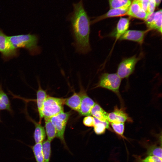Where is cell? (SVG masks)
Listing matches in <instances>:
<instances>
[{
	"mask_svg": "<svg viewBox=\"0 0 162 162\" xmlns=\"http://www.w3.org/2000/svg\"><path fill=\"white\" fill-rule=\"evenodd\" d=\"M73 7V11L69 15V19L74 39V45L77 52L85 54L91 50L89 38L91 22L82 0L74 3Z\"/></svg>",
	"mask_w": 162,
	"mask_h": 162,
	"instance_id": "obj_1",
	"label": "cell"
},
{
	"mask_svg": "<svg viewBox=\"0 0 162 162\" xmlns=\"http://www.w3.org/2000/svg\"><path fill=\"white\" fill-rule=\"evenodd\" d=\"M12 44L16 49L23 48L27 49L32 54L39 52L38 46V37L30 34L14 35L8 37Z\"/></svg>",
	"mask_w": 162,
	"mask_h": 162,
	"instance_id": "obj_2",
	"label": "cell"
},
{
	"mask_svg": "<svg viewBox=\"0 0 162 162\" xmlns=\"http://www.w3.org/2000/svg\"><path fill=\"white\" fill-rule=\"evenodd\" d=\"M65 99L47 96L42 108L43 118H50L63 112Z\"/></svg>",
	"mask_w": 162,
	"mask_h": 162,
	"instance_id": "obj_3",
	"label": "cell"
},
{
	"mask_svg": "<svg viewBox=\"0 0 162 162\" xmlns=\"http://www.w3.org/2000/svg\"><path fill=\"white\" fill-rule=\"evenodd\" d=\"M70 115V112H63L51 118V122L54 126L56 131V137L65 143L64 134L66 124Z\"/></svg>",
	"mask_w": 162,
	"mask_h": 162,
	"instance_id": "obj_4",
	"label": "cell"
},
{
	"mask_svg": "<svg viewBox=\"0 0 162 162\" xmlns=\"http://www.w3.org/2000/svg\"><path fill=\"white\" fill-rule=\"evenodd\" d=\"M121 81V79L116 74L105 73L101 76L98 87L104 88L118 93Z\"/></svg>",
	"mask_w": 162,
	"mask_h": 162,
	"instance_id": "obj_5",
	"label": "cell"
},
{
	"mask_svg": "<svg viewBox=\"0 0 162 162\" xmlns=\"http://www.w3.org/2000/svg\"><path fill=\"white\" fill-rule=\"evenodd\" d=\"M0 52L5 59H8L16 56L17 54L15 49L10 42L8 36L0 30Z\"/></svg>",
	"mask_w": 162,
	"mask_h": 162,
	"instance_id": "obj_6",
	"label": "cell"
},
{
	"mask_svg": "<svg viewBox=\"0 0 162 162\" xmlns=\"http://www.w3.org/2000/svg\"><path fill=\"white\" fill-rule=\"evenodd\" d=\"M138 60L135 56L124 60L119 64L116 74L121 79L128 77L133 73Z\"/></svg>",
	"mask_w": 162,
	"mask_h": 162,
	"instance_id": "obj_7",
	"label": "cell"
},
{
	"mask_svg": "<svg viewBox=\"0 0 162 162\" xmlns=\"http://www.w3.org/2000/svg\"><path fill=\"white\" fill-rule=\"evenodd\" d=\"M149 30H157L162 32V10H160L148 15L145 20Z\"/></svg>",
	"mask_w": 162,
	"mask_h": 162,
	"instance_id": "obj_8",
	"label": "cell"
},
{
	"mask_svg": "<svg viewBox=\"0 0 162 162\" xmlns=\"http://www.w3.org/2000/svg\"><path fill=\"white\" fill-rule=\"evenodd\" d=\"M127 15L144 20L146 19L148 15L142 9L141 3L138 0L133 1L131 4Z\"/></svg>",
	"mask_w": 162,
	"mask_h": 162,
	"instance_id": "obj_9",
	"label": "cell"
},
{
	"mask_svg": "<svg viewBox=\"0 0 162 162\" xmlns=\"http://www.w3.org/2000/svg\"><path fill=\"white\" fill-rule=\"evenodd\" d=\"M81 96V102L78 112L82 116H90L92 110L96 103L86 93L82 94Z\"/></svg>",
	"mask_w": 162,
	"mask_h": 162,
	"instance_id": "obj_10",
	"label": "cell"
},
{
	"mask_svg": "<svg viewBox=\"0 0 162 162\" xmlns=\"http://www.w3.org/2000/svg\"><path fill=\"white\" fill-rule=\"evenodd\" d=\"M149 30V29L145 31L128 30L121 36L119 39L121 40H130L142 44L146 33Z\"/></svg>",
	"mask_w": 162,
	"mask_h": 162,
	"instance_id": "obj_11",
	"label": "cell"
},
{
	"mask_svg": "<svg viewBox=\"0 0 162 162\" xmlns=\"http://www.w3.org/2000/svg\"><path fill=\"white\" fill-rule=\"evenodd\" d=\"M129 7L110 9L105 14L97 17L95 19L91 21L90 22L91 23H94L105 18L126 15Z\"/></svg>",
	"mask_w": 162,
	"mask_h": 162,
	"instance_id": "obj_12",
	"label": "cell"
},
{
	"mask_svg": "<svg viewBox=\"0 0 162 162\" xmlns=\"http://www.w3.org/2000/svg\"><path fill=\"white\" fill-rule=\"evenodd\" d=\"M128 119L127 114L122 110L117 108L108 115V121L111 123L124 122Z\"/></svg>",
	"mask_w": 162,
	"mask_h": 162,
	"instance_id": "obj_13",
	"label": "cell"
},
{
	"mask_svg": "<svg viewBox=\"0 0 162 162\" xmlns=\"http://www.w3.org/2000/svg\"><path fill=\"white\" fill-rule=\"evenodd\" d=\"M46 91L43 89L40 84L37 92L36 102L38 110L39 117V122L41 123L42 119L43 118L42 115V110L44 101L47 96Z\"/></svg>",
	"mask_w": 162,
	"mask_h": 162,
	"instance_id": "obj_14",
	"label": "cell"
},
{
	"mask_svg": "<svg viewBox=\"0 0 162 162\" xmlns=\"http://www.w3.org/2000/svg\"><path fill=\"white\" fill-rule=\"evenodd\" d=\"M81 100V94L74 92L71 96L65 99L64 104L73 110L78 112Z\"/></svg>",
	"mask_w": 162,
	"mask_h": 162,
	"instance_id": "obj_15",
	"label": "cell"
},
{
	"mask_svg": "<svg viewBox=\"0 0 162 162\" xmlns=\"http://www.w3.org/2000/svg\"><path fill=\"white\" fill-rule=\"evenodd\" d=\"M34 124L35 129L33 134V137L35 143H42L46 138V132L44 127L41 123L37 122L30 119Z\"/></svg>",
	"mask_w": 162,
	"mask_h": 162,
	"instance_id": "obj_16",
	"label": "cell"
},
{
	"mask_svg": "<svg viewBox=\"0 0 162 162\" xmlns=\"http://www.w3.org/2000/svg\"><path fill=\"white\" fill-rule=\"evenodd\" d=\"M129 24L130 20L129 18L121 17L120 19L116 26L115 34L116 41L128 30Z\"/></svg>",
	"mask_w": 162,
	"mask_h": 162,
	"instance_id": "obj_17",
	"label": "cell"
},
{
	"mask_svg": "<svg viewBox=\"0 0 162 162\" xmlns=\"http://www.w3.org/2000/svg\"><path fill=\"white\" fill-rule=\"evenodd\" d=\"M0 110H7L13 113L10 100L6 93L3 90L0 83Z\"/></svg>",
	"mask_w": 162,
	"mask_h": 162,
	"instance_id": "obj_18",
	"label": "cell"
},
{
	"mask_svg": "<svg viewBox=\"0 0 162 162\" xmlns=\"http://www.w3.org/2000/svg\"><path fill=\"white\" fill-rule=\"evenodd\" d=\"M108 113L105 112L98 104H95L92 108L91 115L98 120L104 122H109Z\"/></svg>",
	"mask_w": 162,
	"mask_h": 162,
	"instance_id": "obj_19",
	"label": "cell"
},
{
	"mask_svg": "<svg viewBox=\"0 0 162 162\" xmlns=\"http://www.w3.org/2000/svg\"><path fill=\"white\" fill-rule=\"evenodd\" d=\"M45 132L47 140L51 142L56 137V128L52 124L50 118H44Z\"/></svg>",
	"mask_w": 162,
	"mask_h": 162,
	"instance_id": "obj_20",
	"label": "cell"
},
{
	"mask_svg": "<svg viewBox=\"0 0 162 162\" xmlns=\"http://www.w3.org/2000/svg\"><path fill=\"white\" fill-rule=\"evenodd\" d=\"M94 130L97 135H101L104 134L106 129H109V122L101 121L94 118Z\"/></svg>",
	"mask_w": 162,
	"mask_h": 162,
	"instance_id": "obj_21",
	"label": "cell"
},
{
	"mask_svg": "<svg viewBox=\"0 0 162 162\" xmlns=\"http://www.w3.org/2000/svg\"><path fill=\"white\" fill-rule=\"evenodd\" d=\"M31 148L36 162H44L42 143H35Z\"/></svg>",
	"mask_w": 162,
	"mask_h": 162,
	"instance_id": "obj_22",
	"label": "cell"
},
{
	"mask_svg": "<svg viewBox=\"0 0 162 162\" xmlns=\"http://www.w3.org/2000/svg\"><path fill=\"white\" fill-rule=\"evenodd\" d=\"M42 148L44 154V162H50L51 154V142L48 140L42 142Z\"/></svg>",
	"mask_w": 162,
	"mask_h": 162,
	"instance_id": "obj_23",
	"label": "cell"
},
{
	"mask_svg": "<svg viewBox=\"0 0 162 162\" xmlns=\"http://www.w3.org/2000/svg\"><path fill=\"white\" fill-rule=\"evenodd\" d=\"M110 9L129 7L131 4L130 0H109Z\"/></svg>",
	"mask_w": 162,
	"mask_h": 162,
	"instance_id": "obj_24",
	"label": "cell"
},
{
	"mask_svg": "<svg viewBox=\"0 0 162 162\" xmlns=\"http://www.w3.org/2000/svg\"><path fill=\"white\" fill-rule=\"evenodd\" d=\"M162 150L161 146L153 145L148 148L147 152L148 155H153L162 159Z\"/></svg>",
	"mask_w": 162,
	"mask_h": 162,
	"instance_id": "obj_25",
	"label": "cell"
},
{
	"mask_svg": "<svg viewBox=\"0 0 162 162\" xmlns=\"http://www.w3.org/2000/svg\"><path fill=\"white\" fill-rule=\"evenodd\" d=\"M111 124L115 133L119 136L123 137L124 130V122L111 123Z\"/></svg>",
	"mask_w": 162,
	"mask_h": 162,
	"instance_id": "obj_26",
	"label": "cell"
},
{
	"mask_svg": "<svg viewBox=\"0 0 162 162\" xmlns=\"http://www.w3.org/2000/svg\"><path fill=\"white\" fill-rule=\"evenodd\" d=\"M83 123L86 126L93 127L94 124V118L90 116H86L83 119Z\"/></svg>",
	"mask_w": 162,
	"mask_h": 162,
	"instance_id": "obj_27",
	"label": "cell"
},
{
	"mask_svg": "<svg viewBox=\"0 0 162 162\" xmlns=\"http://www.w3.org/2000/svg\"><path fill=\"white\" fill-rule=\"evenodd\" d=\"M142 162H162V159L153 155H148L142 160Z\"/></svg>",
	"mask_w": 162,
	"mask_h": 162,
	"instance_id": "obj_28",
	"label": "cell"
},
{
	"mask_svg": "<svg viewBox=\"0 0 162 162\" xmlns=\"http://www.w3.org/2000/svg\"><path fill=\"white\" fill-rule=\"evenodd\" d=\"M156 6L155 0H149L147 14L150 15L153 12Z\"/></svg>",
	"mask_w": 162,
	"mask_h": 162,
	"instance_id": "obj_29",
	"label": "cell"
},
{
	"mask_svg": "<svg viewBox=\"0 0 162 162\" xmlns=\"http://www.w3.org/2000/svg\"><path fill=\"white\" fill-rule=\"evenodd\" d=\"M149 1V0H141L139 1L141 3L142 9L147 14L148 7Z\"/></svg>",
	"mask_w": 162,
	"mask_h": 162,
	"instance_id": "obj_30",
	"label": "cell"
},
{
	"mask_svg": "<svg viewBox=\"0 0 162 162\" xmlns=\"http://www.w3.org/2000/svg\"><path fill=\"white\" fill-rule=\"evenodd\" d=\"M155 1L156 3V6H158L161 2V0H155Z\"/></svg>",
	"mask_w": 162,
	"mask_h": 162,
	"instance_id": "obj_31",
	"label": "cell"
},
{
	"mask_svg": "<svg viewBox=\"0 0 162 162\" xmlns=\"http://www.w3.org/2000/svg\"><path fill=\"white\" fill-rule=\"evenodd\" d=\"M1 122V118H0V122Z\"/></svg>",
	"mask_w": 162,
	"mask_h": 162,
	"instance_id": "obj_32",
	"label": "cell"
},
{
	"mask_svg": "<svg viewBox=\"0 0 162 162\" xmlns=\"http://www.w3.org/2000/svg\"><path fill=\"white\" fill-rule=\"evenodd\" d=\"M136 0H133V1H136Z\"/></svg>",
	"mask_w": 162,
	"mask_h": 162,
	"instance_id": "obj_33",
	"label": "cell"
}]
</instances>
